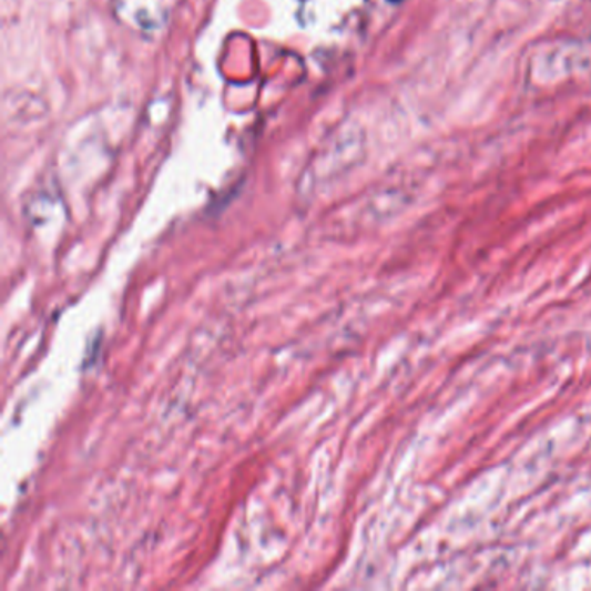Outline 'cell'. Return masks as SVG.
Segmentation results:
<instances>
[{
  "label": "cell",
  "mask_w": 591,
  "mask_h": 591,
  "mask_svg": "<svg viewBox=\"0 0 591 591\" xmlns=\"http://www.w3.org/2000/svg\"><path fill=\"white\" fill-rule=\"evenodd\" d=\"M390 2H401V0H390Z\"/></svg>",
  "instance_id": "obj_1"
}]
</instances>
